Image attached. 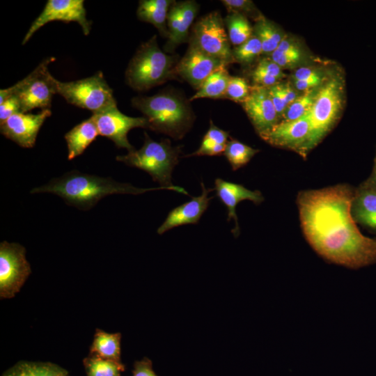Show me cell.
Returning a JSON list of instances; mask_svg holds the SVG:
<instances>
[{"mask_svg":"<svg viewBox=\"0 0 376 376\" xmlns=\"http://www.w3.org/2000/svg\"><path fill=\"white\" fill-rule=\"evenodd\" d=\"M354 191L338 185L301 191L297 199L311 246L326 260L351 269L376 263V238L361 233L351 212Z\"/></svg>","mask_w":376,"mask_h":376,"instance_id":"6da1fadb","label":"cell"},{"mask_svg":"<svg viewBox=\"0 0 376 376\" xmlns=\"http://www.w3.org/2000/svg\"><path fill=\"white\" fill-rule=\"evenodd\" d=\"M158 189L166 188H140L129 183L117 182L111 178L72 171L52 179L42 186L33 188L31 194H56L69 205L88 210L107 196L116 194L137 195Z\"/></svg>","mask_w":376,"mask_h":376,"instance_id":"7a4b0ae2","label":"cell"},{"mask_svg":"<svg viewBox=\"0 0 376 376\" xmlns=\"http://www.w3.org/2000/svg\"><path fill=\"white\" fill-rule=\"evenodd\" d=\"M189 102L173 91H161L152 96H136L131 100L132 107L144 115L149 130L177 140L185 136L195 120Z\"/></svg>","mask_w":376,"mask_h":376,"instance_id":"3957f363","label":"cell"},{"mask_svg":"<svg viewBox=\"0 0 376 376\" xmlns=\"http://www.w3.org/2000/svg\"><path fill=\"white\" fill-rule=\"evenodd\" d=\"M178 56L162 51L156 36L142 43L125 70L127 84L137 91H146L175 79Z\"/></svg>","mask_w":376,"mask_h":376,"instance_id":"277c9868","label":"cell"},{"mask_svg":"<svg viewBox=\"0 0 376 376\" xmlns=\"http://www.w3.org/2000/svg\"><path fill=\"white\" fill-rule=\"evenodd\" d=\"M144 135V143L141 148L128 152L125 155L117 156L116 160L147 172L154 181L166 189L189 195L182 187L175 186L171 182V174L179 162L182 146H173L167 139L154 141L146 132Z\"/></svg>","mask_w":376,"mask_h":376,"instance_id":"5b68a950","label":"cell"},{"mask_svg":"<svg viewBox=\"0 0 376 376\" xmlns=\"http://www.w3.org/2000/svg\"><path fill=\"white\" fill-rule=\"evenodd\" d=\"M343 104V85L337 77L321 84L308 112L311 125L309 139L304 154L314 148L331 129L339 116Z\"/></svg>","mask_w":376,"mask_h":376,"instance_id":"8992f818","label":"cell"},{"mask_svg":"<svg viewBox=\"0 0 376 376\" xmlns=\"http://www.w3.org/2000/svg\"><path fill=\"white\" fill-rule=\"evenodd\" d=\"M54 58H47L25 78L13 86L0 91V104L15 95L21 104L22 113L34 109H50L53 95L56 94L54 77L48 70Z\"/></svg>","mask_w":376,"mask_h":376,"instance_id":"52a82bcc","label":"cell"},{"mask_svg":"<svg viewBox=\"0 0 376 376\" xmlns=\"http://www.w3.org/2000/svg\"><path fill=\"white\" fill-rule=\"evenodd\" d=\"M56 94L61 95L69 104L88 109L93 113L116 105L113 90L106 81L102 72L72 81H61L54 78Z\"/></svg>","mask_w":376,"mask_h":376,"instance_id":"ba28073f","label":"cell"},{"mask_svg":"<svg viewBox=\"0 0 376 376\" xmlns=\"http://www.w3.org/2000/svg\"><path fill=\"white\" fill-rule=\"evenodd\" d=\"M189 44L227 65L235 63L224 19L218 11L201 17L192 26Z\"/></svg>","mask_w":376,"mask_h":376,"instance_id":"9c48e42d","label":"cell"},{"mask_svg":"<svg viewBox=\"0 0 376 376\" xmlns=\"http://www.w3.org/2000/svg\"><path fill=\"white\" fill-rule=\"evenodd\" d=\"M31 273L26 249L19 244H0V297L10 299L20 290Z\"/></svg>","mask_w":376,"mask_h":376,"instance_id":"30bf717a","label":"cell"},{"mask_svg":"<svg viewBox=\"0 0 376 376\" xmlns=\"http://www.w3.org/2000/svg\"><path fill=\"white\" fill-rule=\"evenodd\" d=\"M54 21L77 22L85 36L89 34L92 24L86 17L84 1L48 0L41 13L31 24L23 38L22 45H25L42 26Z\"/></svg>","mask_w":376,"mask_h":376,"instance_id":"8fae6325","label":"cell"},{"mask_svg":"<svg viewBox=\"0 0 376 376\" xmlns=\"http://www.w3.org/2000/svg\"><path fill=\"white\" fill-rule=\"evenodd\" d=\"M96 124L99 135L111 140L116 147L135 150L127 139L128 132L134 128L148 129V121L143 117H131L123 113L116 105L110 107L91 116Z\"/></svg>","mask_w":376,"mask_h":376,"instance_id":"7c38bea8","label":"cell"},{"mask_svg":"<svg viewBox=\"0 0 376 376\" xmlns=\"http://www.w3.org/2000/svg\"><path fill=\"white\" fill-rule=\"evenodd\" d=\"M227 65L223 61L189 44L185 54L176 65L175 72L177 76L198 90L210 75Z\"/></svg>","mask_w":376,"mask_h":376,"instance_id":"4fadbf2b","label":"cell"},{"mask_svg":"<svg viewBox=\"0 0 376 376\" xmlns=\"http://www.w3.org/2000/svg\"><path fill=\"white\" fill-rule=\"evenodd\" d=\"M51 114L50 109L41 110L35 114L15 113L0 123L1 133L19 146L31 148L36 143L40 129Z\"/></svg>","mask_w":376,"mask_h":376,"instance_id":"5bb4252c","label":"cell"},{"mask_svg":"<svg viewBox=\"0 0 376 376\" xmlns=\"http://www.w3.org/2000/svg\"><path fill=\"white\" fill-rule=\"evenodd\" d=\"M260 136L270 131L279 123V116L267 87H251L248 97L242 103Z\"/></svg>","mask_w":376,"mask_h":376,"instance_id":"9a60e30c","label":"cell"},{"mask_svg":"<svg viewBox=\"0 0 376 376\" xmlns=\"http://www.w3.org/2000/svg\"><path fill=\"white\" fill-rule=\"evenodd\" d=\"M198 10V4L193 0L173 3L167 17L169 37L164 46L166 53H173L180 44L187 41Z\"/></svg>","mask_w":376,"mask_h":376,"instance_id":"2e32d148","label":"cell"},{"mask_svg":"<svg viewBox=\"0 0 376 376\" xmlns=\"http://www.w3.org/2000/svg\"><path fill=\"white\" fill-rule=\"evenodd\" d=\"M311 125L308 113L295 120H281L260 137L275 146L291 148L304 154Z\"/></svg>","mask_w":376,"mask_h":376,"instance_id":"e0dca14e","label":"cell"},{"mask_svg":"<svg viewBox=\"0 0 376 376\" xmlns=\"http://www.w3.org/2000/svg\"><path fill=\"white\" fill-rule=\"evenodd\" d=\"M202 193L200 196L191 199L169 212L166 218L157 228V233L162 235L173 228L185 225L196 224L201 216L207 209L210 201L213 198L208 194L214 189H207L202 182L201 183Z\"/></svg>","mask_w":376,"mask_h":376,"instance_id":"ac0fdd59","label":"cell"},{"mask_svg":"<svg viewBox=\"0 0 376 376\" xmlns=\"http://www.w3.org/2000/svg\"><path fill=\"white\" fill-rule=\"evenodd\" d=\"M219 200L226 207L227 221L233 219L235 227L232 229L233 234L237 237L240 233L238 219L236 214V206L244 200H249L255 204H260L264 200L260 191L250 190L242 185L217 178L214 181V189Z\"/></svg>","mask_w":376,"mask_h":376,"instance_id":"d6986e66","label":"cell"},{"mask_svg":"<svg viewBox=\"0 0 376 376\" xmlns=\"http://www.w3.org/2000/svg\"><path fill=\"white\" fill-rule=\"evenodd\" d=\"M351 212L357 223L376 231V189L361 184L354 191Z\"/></svg>","mask_w":376,"mask_h":376,"instance_id":"ffe728a7","label":"cell"},{"mask_svg":"<svg viewBox=\"0 0 376 376\" xmlns=\"http://www.w3.org/2000/svg\"><path fill=\"white\" fill-rule=\"evenodd\" d=\"M174 2L172 0H141L136 16L139 20L152 24L161 36L168 38L167 17Z\"/></svg>","mask_w":376,"mask_h":376,"instance_id":"44dd1931","label":"cell"},{"mask_svg":"<svg viewBox=\"0 0 376 376\" xmlns=\"http://www.w3.org/2000/svg\"><path fill=\"white\" fill-rule=\"evenodd\" d=\"M98 135L92 116L75 125L64 136L68 146V159L72 160L81 155Z\"/></svg>","mask_w":376,"mask_h":376,"instance_id":"7402d4cb","label":"cell"},{"mask_svg":"<svg viewBox=\"0 0 376 376\" xmlns=\"http://www.w3.org/2000/svg\"><path fill=\"white\" fill-rule=\"evenodd\" d=\"M120 333H107L97 329L90 347V355L121 363Z\"/></svg>","mask_w":376,"mask_h":376,"instance_id":"603a6c76","label":"cell"},{"mask_svg":"<svg viewBox=\"0 0 376 376\" xmlns=\"http://www.w3.org/2000/svg\"><path fill=\"white\" fill-rule=\"evenodd\" d=\"M228 137V132L219 128L210 120L209 129L203 136L200 147L195 152L182 157L224 155Z\"/></svg>","mask_w":376,"mask_h":376,"instance_id":"cb8c5ba5","label":"cell"},{"mask_svg":"<svg viewBox=\"0 0 376 376\" xmlns=\"http://www.w3.org/2000/svg\"><path fill=\"white\" fill-rule=\"evenodd\" d=\"M2 376H69L66 370L49 362L20 361Z\"/></svg>","mask_w":376,"mask_h":376,"instance_id":"d4e9b609","label":"cell"},{"mask_svg":"<svg viewBox=\"0 0 376 376\" xmlns=\"http://www.w3.org/2000/svg\"><path fill=\"white\" fill-rule=\"evenodd\" d=\"M230 78L226 66L219 68L204 81L189 101L199 98H225Z\"/></svg>","mask_w":376,"mask_h":376,"instance_id":"484cf974","label":"cell"},{"mask_svg":"<svg viewBox=\"0 0 376 376\" xmlns=\"http://www.w3.org/2000/svg\"><path fill=\"white\" fill-rule=\"evenodd\" d=\"M253 34L260 40L263 54H271L279 45L284 36L278 26L263 16L256 19Z\"/></svg>","mask_w":376,"mask_h":376,"instance_id":"4316f807","label":"cell"},{"mask_svg":"<svg viewBox=\"0 0 376 376\" xmlns=\"http://www.w3.org/2000/svg\"><path fill=\"white\" fill-rule=\"evenodd\" d=\"M230 42L238 46L253 35V29L246 16L237 13H229L224 19Z\"/></svg>","mask_w":376,"mask_h":376,"instance_id":"83f0119b","label":"cell"},{"mask_svg":"<svg viewBox=\"0 0 376 376\" xmlns=\"http://www.w3.org/2000/svg\"><path fill=\"white\" fill-rule=\"evenodd\" d=\"M259 151L237 140L230 139L226 144L224 155L233 171H236L249 163Z\"/></svg>","mask_w":376,"mask_h":376,"instance_id":"f1b7e54d","label":"cell"},{"mask_svg":"<svg viewBox=\"0 0 376 376\" xmlns=\"http://www.w3.org/2000/svg\"><path fill=\"white\" fill-rule=\"evenodd\" d=\"M86 376H121L125 370L122 363L89 355L84 361Z\"/></svg>","mask_w":376,"mask_h":376,"instance_id":"f546056e","label":"cell"},{"mask_svg":"<svg viewBox=\"0 0 376 376\" xmlns=\"http://www.w3.org/2000/svg\"><path fill=\"white\" fill-rule=\"evenodd\" d=\"M318 88H313L304 92L292 102L283 112V120H295L306 114L313 105Z\"/></svg>","mask_w":376,"mask_h":376,"instance_id":"4dcf8cb0","label":"cell"},{"mask_svg":"<svg viewBox=\"0 0 376 376\" xmlns=\"http://www.w3.org/2000/svg\"><path fill=\"white\" fill-rule=\"evenodd\" d=\"M235 62L242 64L251 63L263 54L262 44L254 34L242 44L232 49Z\"/></svg>","mask_w":376,"mask_h":376,"instance_id":"1f68e13d","label":"cell"},{"mask_svg":"<svg viewBox=\"0 0 376 376\" xmlns=\"http://www.w3.org/2000/svg\"><path fill=\"white\" fill-rule=\"evenodd\" d=\"M250 91L251 87L245 79L230 76L225 98L242 103L248 97Z\"/></svg>","mask_w":376,"mask_h":376,"instance_id":"d6a6232c","label":"cell"},{"mask_svg":"<svg viewBox=\"0 0 376 376\" xmlns=\"http://www.w3.org/2000/svg\"><path fill=\"white\" fill-rule=\"evenodd\" d=\"M270 58L280 68H285L298 64L302 60L303 55L301 50L294 52L275 50L270 54Z\"/></svg>","mask_w":376,"mask_h":376,"instance_id":"836d02e7","label":"cell"},{"mask_svg":"<svg viewBox=\"0 0 376 376\" xmlns=\"http://www.w3.org/2000/svg\"><path fill=\"white\" fill-rule=\"evenodd\" d=\"M17 113H22L21 104L17 97L13 95L0 104V123Z\"/></svg>","mask_w":376,"mask_h":376,"instance_id":"e575fe53","label":"cell"},{"mask_svg":"<svg viewBox=\"0 0 376 376\" xmlns=\"http://www.w3.org/2000/svg\"><path fill=\"white\" fill-rule=\"evenodd\" d=\"M229 13H237L246 16L247 13H253L256 10L253 3L248 0H222Z\"/></svg>","mask_w":376,"mask_h":376,"instance_id":"d590c367","label":"cell"},{"mask_svg":"<svg viewBox=\"0 0 376 376\" xmlns=\"http://www.w3.org/2000/svg\"><path fill=\"white\" fill-rule=\"evenodd\" d=\"M255 69L273 76L279 80L285 76V74L282 72V68L270 58L261 59Z\"/></svg>","mask_w":376,"mask_h":376,"instance_id":"8d00e7d4","label":"cell"},{"mask_svg":"<svg viewBox=\"0 0 376 376\" xmlns=\"http://www.w3.org/2000/svg\"><path fill=\"white\" fill-rule=\"evenodd\" d=\"M132 376H157L152 370V361L147 357L134 363Z\"/></svg>","mask_w":376,"mask_h":376,"instance_id":"74e56055","label":"cell"},{"mask_svg":"<svg viewBox=\"0 0 376 376\" xmlns=\"http://www.w3.org/2000/svg\"><path fill=\"white\" fill-rule=\"evenodd\" d=\"M274 86L287 107L299 97L297 92L289 84L278 83Z\"/></svg>","mask_w":376,"mask_h":376,"instance_id":"f35d334b","label":"cell"},{"mask_svg":"<svg viewBox=\"0 0 376 376\" xmlns=\"http://www.w3.org/2000/svg\"><path fill=\"white\" fill-rule=\"evenodd\" d=\"M323 75L315 77L294 81L295 88L300 91H306L313 88L319 87L323 82Z\"/></svg>","mask_w":376,"mask_h":376,"instance_id":"ab89813d","label":"cell"},{"mask_svg":"<svg viewBox=\"0 0 376 376\" xmlns=\"http://www.w3.org/2000/svg\"><path fill=\"white\" fill-rule=\"evenodd\" d=\"M322 75L317 69L308 67H302L297 69L292 75L294 81L302 80Z\"/></svg>","mask_w":376,"mask_h":376,"instance_id":"60d3db41","label":"cell"},{"mask_svg":"<svg viewBox=\"0 0 376 376\" xmlns=\"http://www.w3.org/2000/svg\"><path fill=\"white\" fill-rule=\"evenodd\" d=\"M363 185L376 189V157L372 173L369 178L362 183Z\"/></svg>","mask_w":376,"mask_h":376,"instance_id":"b9f144b4","label":"cell"}]
</instances>
